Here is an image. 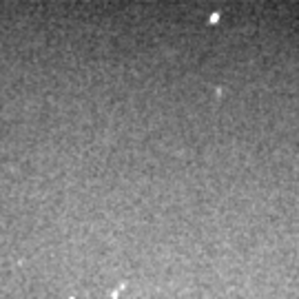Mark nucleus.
Wrapping results in <instances>:
<instances>
[{
    "instance_id": "f257e3e1",
    "label": "nucleus",
    "mask_w": 299,
    "mask_h": 299,
    "mask_svg": "<svg viewBox=\"0 0 299 299\" xmlns=\"http://www.w3.org/2000/svg\"><path fill=\"white\" fill-rule=\"evenodd\" d=\"M219 18H222V16H219V13L215 11V13H211V18H208V22H211V25H215V22H219Z\"/></svg>"
}]
</instances>
